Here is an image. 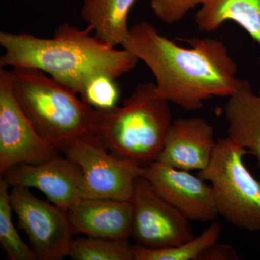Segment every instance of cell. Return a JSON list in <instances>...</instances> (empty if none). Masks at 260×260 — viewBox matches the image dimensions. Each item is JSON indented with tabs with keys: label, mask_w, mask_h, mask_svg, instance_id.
Returning <instances> with one entry per match:
<instances>
[{
	"label": "cell",
	"mask_w": 260,
	"mask_h": 260,
	"mask_svg": "<svg viewBox=\"0 0 260 260\" xmlns=\"http://www.w3.org/2000/svg\"><path fill=\"white\" fill-rule=\"evenodd\" d=\"M120 90L115 79L108 75H99L90 80L80 98L98 110H110L117 107Z\"/></svg>",
	"instance_id": "ffe728a7"
},
{
	"label": "cell",
	"mask_w": 260,
	"mask_h": 260,
	"mask_svg": "<svg viewBox=\"0 0 260 260\" xmlns=\"http://www.w3.org/2000/svg\"><path fill=\"white\" fill-rule=\"evenodd\" d=\"M131 237L148 249L178 246L194 237L190 220L157 192L145 178H137L131 200Z\"/></svg>",
	"instance_id": "9c48e42d"
},
{
	"label": "cell",
	"mask_w": 260,
	"mask_h": 260,
	"mask_svg": "<svg viewBox=\"0 0 260 260\" xmlns=\"http://www.w3.org/2000/svg\"><path fill=\"white\" fill-rule=\"evenodd\" d=\"M93 135L112 153L140 165L156 161L173 124L169 102L156 84H139L120 107L98 110Z\"/></svg>",
	"instance_id": "3957f363"
},
{
	"label": "cell",
	"mask_w": 260,
	"mask_h": 260,
	"mask_svg": "<svg viewBox=\"0 0 260 260\" xmlns=\"http://www.w3.org/2000/svg\"><path fill=\"white\" fill-rule=\"evenodd\" d=\"M228 137L256 157L260 167V97L250 84L241 80L225 106Z\"/></svg>",
	"instance_id": "5bb4252c"
},
{
	"label": "cell",
	"mask_w": 260,
	"mask_h": 260,
	"mask_svg": "<svg viewBox=\"0 0 260 260\" xmlns=\"http://www.w3.org/2000/svg\"><path fill=\"white\" fill-rule=\"evenodd\" d=\"M216 144L213 126L205 119L180 118L173 121L156 161L200 172L209 164Z\"/></svg>",
	"instance_id": "7c38bea8"
},
{
	"label": "cell",
	"mask_w": 260,
	"mask_h": 260,
	"mask_svg": "<svg viewBox=\"0 0 260 260\" xmlns=\"http://www.w3.org/2000/svg\"><path fill=\"white\" fill-rule=\"evenodd\" d=\"M189 48L162 36L153 24L129 29L122 45L143 61L155 76L159 94L186 111H195L214 97H229L241 83L237 66L223 42L191 38Z\"/></svg>",
	"instance_id": "6da1fadb"
},
{
	"label": "cell",
	"mask_w": 260,
	"mask_h": 260,
	"mask_svg": "<svg viewBox=\"0 0 260 260\" xmlns=\"http://www.w3.org/2000/svg\"><path fill=\"white\" fill-rule=\"evenodd\" d=\"M249 153L226 138L219 139L208 167L198 176L210 183L219 215L242 230L260 231V180L244 161Z\"/></svg>",
	"instance_id": "5b68a950"
},
{
	"label": "cell",
	"mask_w": 260,
	"mask_h": 260,
	"mask_svg": "<svg viewBox=\"0 0 260 260\" xmlns=\"http://www.w3.org/2000/svg\"><path fill=\"white\" fill-rule=\"evenodd\" d=\"M10 71L15 96L44 140L57 148L73 138L93 134L97 109L71 89L41 70Z\"/></svg>",
	"instance_id": "277c9868"
},
{
	"label": "cell",
	"mask_w": 260,
	"mask_h": 260,
	"mask_svg": "<svg viewBox=\"0 0 260 260\" xmlns=\"http://www.w3.org/2000/svg\"><path fill=\"white\" fill-rule=\"evenodd\" d=\"M59 150L39 134L20 107L11 71L0 69V173L20 164H40Z\"/></svg>",
	"instance_id": "ba28073f"
},
{
	"label": "cell",
	"mask_w": 260,
	"mask_h": 260,
	"mask_svg": "<svg viewBox=\"0 0 260 260\" xmlns=\"http://www.w3.org/2000/svg\"><path fill=\"white\" fill-rule=\"evenodd\" d=\"M92 31L90 27L80 30L68 23L59 25L49 39L1 31L5 54L0 67L41 70L79 95L95 77L116 80L134 69L139 61L137 56L108 47Z\"/></svg>",
	"instance_id": "7a4b0ae2"
},
{
	"label": "cell",
	"mask_w": 260,
	"mask_h": 260,
	"mask_svg": "<svg viewBox=\"0 0 260 260\" xmlns=\"http://www.w3.org/2000/svg\"><path fill=\"white\" fill-rule=\"evenodd\" d=\"M221 229L215 222L198 237L171 247L148 249L136 244L133 246L134 260H198L207 248L218 242Z\"/></svg>",
	"instance_id": "e0dca14e"
},
{
	"label": "cell",
	"mask_w": 260,
	"mask_h": 260,
	"mask_svg": "<svg viewBox=\"0 0 260 260\" xmlns=\"http://www.w3.org/2000/svg\"><path fill=\"white\" fill-rule=\"evenodd\" d=\"M10 184L6 179H0V244L10 260H37V255L22 240L12 220Z\"/></svg>",
	"instance_id": "d6986e66"
},
{
	"label": "cell",
	"mask_w": 260,
	"mask_h": 260,
	"mask_svg": "<svg viewBox=\"0 0 260 260\" xmlns=\"http://www.w3.org/2000/svg\"><path fill=\"white\" fill-rule=\"evenodd\" d=\"M194 20L198 30L205 32L234 22L260 44V0H201Z\"/></svg>",
	"instance_id": "9a60e30c"
},
{
	"label": "cell",
	"mask_w": 260,
	"mask_h": 260,
	"mask_svg": "<svg viewBox=\"0 0 260 260\" xmlns=\"http://www.w3.org/2000/svg\"><path fill=\"white\" fill-rule=\"evenodd\" d=\"M200 3L201 0H151L150 6L158 20L172 25L181 21Z\"/></svg>",
	"instance_id": "44dd1931"
},
{
	"label": "cell",
	"mask_w": 260,
	"mask_h": 260,
	"mask_svg": "<svg viewBox=\"0 0 260 260\" xmlns=\"http://www.w3.org/2000/svg\"><path fill=\"white\" fill-rule=\"evenodd\" d=\"M10 202L18 226L28 235L37 260L69 256L75 233L67 210L39 199L23 186H12Z\"/></svg>",
	"instance_id": "52a82bcc"
},
{
	"label": "cell",
	"mask_w": 260,
	"mask_h": 260,
	"mask_svg": "<svg viewBox=\"0 0 260 260\" xmlns=\"http://www.w3.org/2000/svg\"><path fill=\"white\" fill-rule=\"evenodd\" d=\"M75 234L107 239H128L133 225L130 200L84 198L68 210Z\"/></svg>",
	"instance_id": "4fadbf2b"
},
{
	"label": "cell",
	"mask_w": 260,
	"mask_h": 260,
	"mask_svg": "<svg viewBox=\"0 0 260 260\" xmlns=\"http://www.w3.org/2000/svg\"><path fill=\"white\" fill-rule=\"evenodd\" d=\"M136 0H84L82 20L108 47H122L129 34L127 18Z\"/></svg>",
	"instance_id": "2e32d148"
},
{
	"label": "cell",
	"mask_w": 260,
	"mask_h": 260,
	"mask_svg": "<svg viewBox=\"0 0 260 260\" xmlns=\"http://www.w3.org/2000/svg\"><path fill=\"white\" fill-rule=\"evenodd\" d=\"M141 176L190 221H213L218 216L211 186L200 176L158 161L143 167Z\"/></svg>",
	"instance_id": "30bf717a"
},
{
	"label": "cell",
	"mask_w": 260,
	"mask_h": 260,
	"mask_svg": "<svg viewBox=\"0 0 260 260\" xmlns=\"http://www.w3.org/2000/svg\"><path fill=\"white\" fill-rule=\"evenodd\" d=\"M239 259L235 248L218 242L210 245L200 256L198 260H237Z\"/></svg>",
	"instance_id": "7402d4cb"
},
{
	"label": "cell",
	"mask_w": 260,
	"mask_h": 260,
	"mask_svg": "<svg viewBox=\"0 0 260 260\" xmlns=\"http://www.w3.org/2000/svg\"><path fill=\"white\" fill-rule=\"evenodd\" d=\"M69 257L73 260H134V251L128 239L85 236L75 239Z\"/></svg>",
	"instance_id": "ac0fdd59"
},
{
	"label": "cell",
	"mask_w": 260,
	"mask_h": 260,
	"mask_svg": "<svg viewBox=\"0 0 260 260\" xmlns=\"http://www.w3.org/2000/svg\"><path fill=\"white\" fill-rule=\"evenodd\" d=\"M3 175L10 186L39 189L52 204L67 211L82 198L81 168L59 154L40 164H18Z\"/></svg>",
	"instance_id": "8fae6325"
},
{
	"label": "cell",
	"mask_w": 260,
	"mask_h": 260,
	"mask_svg": "<svg viewBox=\"0 0 260 260\" xmlns=\"http://www.w3.org/2000/svg\"><path fill=\"white\" fill-rule=\"evenodd\" d=\"M57 150L83 173L84 198L130 200L143 166L112 153L99 137L88 134L61 143Z\"/></svg>",
	"instance_id": "8992f818"
},
{
	"label": "cell",
	"mask_w": 260,
	"mask_h": 260,
	"mask_svg": "<svg viewBox=\"0 0 260 260\" xmlns=\"http://www.w3.org/2000/svg\"><path fill=\"white\" fill-rule=\"evenodd\" d=\"M258 95H259V96L260 97V90H259V94H258Z\"/></svg>",
	"instance_id": "603a6c76"
}]
</instances>
